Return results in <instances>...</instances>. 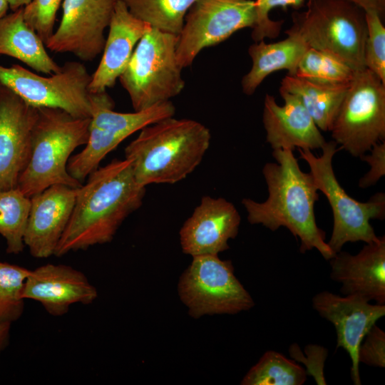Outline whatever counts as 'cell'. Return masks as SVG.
Masks as SVG:
<instances>
[{"label": "cell", "instance_id": "cell-1", "mask_svg": "<svg viewBox=\"0 0 385 385\" xmlns=\"http://www.w3.org/2000/svg\"><path fill=\"white\" fill-rule=\"evenodd\" d=\"M145 195V187L136 182L125 158L98 167L78 188L71 216L54 256L110 242L126 217L142 205Z\"/></svg>", "mask_w": 385, "mask_h": 385}, {"label": "cell", "instance_id": "cell-2", "mask_svg": "<svg viewBox=\"0 0 385 385\" xmlns=\"http://www.w3.org/2000/svg\"><path fill=\"white\" fill-rule=\"evenodd\" d=\"M272 155L277 162L267 163L262 168L267 200H242L248 222L272 231L284 227L299 238L300 252L316 249L325 260H330L335 253L325 241V232L317 225L314 204L319 190L312 174L302 171L292 150H273Z\"/></svg>", "mask_w": 385, "mask_h": 385}, {"label": "cell", "instance_id": "cell-3", "mask_svg": "<svg viewBox=\"0 0 385 385\" xmlns=\"http://www.w3.org/2000/svg\"><path fill=\"white\" fill-rule=\"evenodd\" d=\"M210 140L200 122L168 117L143 128L125 148V158L140 185L173 184L200 165Z\"/></svg>", "mask_w": 385, "mask_h": 385}, {"label": "cell", "instance_id": "cell-4", "mask_svg": "<svg viewBox=\"0 0 385 385\" xmlns=\"http://www.w3.org/2000/svg\"><path fill=\"white\" fill-rule=\"evenodd\" d=\"M91 118H77L57 108H38L28 163L17 188L27 197L57 184L78 188L82 183L67 170L76 148L88 139Z\"/></svg>", "mask_w": 385, "mask_h": 385}, {"label": "cell", "instance_id": "cell-5", "mask_svg": "<svg viewBox=\"0 0 385 385\" xmlns=\"http://www.w3.org/2000/svg\"><path fill=\"white\" fill-rule=\"evenodd\" d=\"M288 30L308 47L329 51L355 71L366 68L367 36L365 11L348 0H307V9L293 12Z\"/></svg>", "mask_w": 385, "mask_h": 385}, {"label": "cell", "instance_id": "cell-6", "mask_svg": "<svg viewBox=\"0 0 385 385\" xmlns=\"http://www.w3.org/2000/svg\"><path fill=\"white\" fill-rule=\"evenodd\" d=\"M178 35L149 26L118 78L135 111L170 101L185 87L176 58Z\"/></svg>", "mask_w": 385, "mask_h": 385}, {"label": "cell", "instance_id": "cell-7", "mask_svg": "<svg viewBox=\"0 0 385 385\" xmlns=\"http://www.w3.org/2000/svg\"><path fill=\"white\" fill-rule=\"evenodd\" d=\"M335 141L326 142L322 154L314 155L310 150L298 148L300 158L308 164L316 186L328 200L331 206L334 225L332 236L327 242L337 253L346 242L376 240L378 236L370 223L372 219L383 220L385 217V194L377 192L367 202H359L351 197L341 186L334 172L332 160L341 150Z\"/></svg>", "mask_w": 385, "mask_h": 385}, {"label": "cell", "instance_id": "cell-8", "mask_svg": "<svg viewBox=\"0 0 385 385\" xmlns=\"http://www.w3.org/2000/svg\"><path fill=\"white\" fill-rule=\"evenodd\" d=\"M90 100L92 112L88 141L81 152L71 156L67 164L69 174L81 183L125 138L175 113L170 101L140 111L115 112L114 101L106 91L90 93Z\"/></svg>", "mask_w": 385, "mask_h": 385}, {"label": "cell", "instance_id": "cell-9", "mask_svg": "<svg viewBox=\"0 0 385 385\" xmlns=\"http://www.w3.org/2000/svg\"><path fill=\"white\" fill-rule=\"evenodd\" d=\"M332 137L354 157L385 138V84L367 68L356 71L332 123Z\"/></svg>", "mask_w": 385, "mask_h": 385}, {"label": "cell", "instance_id": "cell-10", "mask_svg": "<svg viewBox=\"0 0 385 385\" xmlns=\"http://www.w3.org/2000/svg\"><path fill=\"white\" fill-rule=\"evenodd\" d=\"M178 294L194 318L209 314H235L255 305L250 293L236 277L230 260L218 255L192 257L181 274Z\"/></svg>", "mask_w": 385, "mask_h": 385}, {"label": "cell", "instance_id": "cell-11", "mask_svg": "<svg viewBox=\"0 0 385 385\" xmlns=\"http://www.w3.org/2000/svg\"><path fill=\"white\" fill-rule=\"evenodd\" d=\"M91 75L79 61H67L49 77L39 76L18 64H0V83L27 103L62 109L77 118H91L88 86Z\"/></svg>", "mask_w": 385, "mask_h": 385}, {"label": "cell", "instance_id": "cell-12", "mask_svg": "<svg viewBox=\"0 0 385 385\" xmlns=\"http://www.w3.org/2000/svg\"><path fill=\"white\" fill-rule=\"evenodd\" d=\"M255 19L253 0H197L178 34V64L183 68L190 66L203 48L224 41L238 30L252 28Z\"/></svg>", "mask_w": 385, "mask_h": 385}, {"label": "cell", "instance_id": "cell-13", "mask_svg": "<svg viewBox=\"0 0 385 385\" xmlns=\"http://www.w3.org/2000/svg\"><path fill=\"white\" fill-rule=\"evenodd\" d=\"M118 0H63L62 18L46 46L56 53H71L83 61L103 52L108 27Z\"/></svg>", "mask_w": 385, "mask_h": 385}, {"label": "cell", "instance_id": "cell-14", "mask_svg": "<svg viewBox=\"0 0 385 385\" xmlns=\"http://www.w3.org/2000/svg\"><path fill=\"white\" fill-rule=\"evenodd\" d=\"M312 307L334 325L336 347H342L349 354L351 379L355 385H360L359 347L371 327L385 315V304H371L357 295L340 296L322 291L313 297Z\"/></svg>", "mask_w": 385, "mask_h": 385}, {"label": "cell", "instance_id": "cell-15", "mask_svg": "<svg viewBox=\"0 0 385 385\" xmlns=\"http://www.w3.org/2000/svg\"><path fill=\"white\" fill-rule=\"evenodd\" d=\"M37 117L38 108L0 83V191L17 187L29 159Z\"/></svg>", "mask_w": 385, "mask_h": 385}, {"label": "cell", "instance_id": "cell-16", "mask_svg": "<svg viewBox=\"0 0 385 385\" xmlns=\"http://www.w3.org/2000/svg\"><path fill=\"white\" fill-rule=\"evenodd\" d=\"M241 222L235 206L223 197H202L180 230L183 252L192 257L218 255L229 249Z\"/></svg>", "mask_w": 385, "mask_h": 385}, {"label": "cell", "instance_id": "cell-17", "mask_svg": "<svg viewBox=\"0 0 385 385\" xmlns=\"http://www.w3.org/2000/svg\"><path fill=\"white\" fill-rule=\"evenodd\" d=\"M78 188L53 185L30 197L24 245L36 258L54 255L71 216Z\"/></svg>", "mask_w": 385, "mask_h": 385}, {"label": "cell", "instance_id": "cell-18", "mask_svg": "<svg viewBox=\"0 0 385 385\" xmlns=\"http://www.w3.org/2000/svg\"><path fill=\"white\" fill-rule=\"evenodd\" d=\"M98 297L96 288L81 271L66 265L46 264L31 270L21 297L38 302L55 317L66 314L73 304H89Z\"/></svg>", "mask_w": 385, "mask_h": 385}, {"label": "cell", "instance_id": "cell-19", "mask_svg": "<svg viewBox=\"0 0 385 385\" xmlns=\"http://www.w3.org/2000/svg\"><path fill=\"white\" fill-rule=\"evenodd\" d=\"M330 277L341 284L343 295H357L385 304V237L378 238L356 255L339 251L329 260Z\"/></svg>", "mask_w": 385, "mask_h": 385}, {"label": "cell", "instance_id": "cell-20", "mask_svg": "<svg viewBox=\"0 0 385 385\" xmlns=\"http://www.w3.org/2000/svg\"><path fill=\"white\" fill-rule=\"evenodd\" d=\"M279 91L282 106L270 94L264 101L262 122L267 142L273 150L322 149L326 140L304 106L293 94Z\"/></svg>", "mask_w": 385, "mask_h": 385}, {"label": "cell", "instance_id": "cell-21", "mask_svg": "<svg viewBox=\"0 0 385 385\" xmlns=\"http://www.w3.org/2000/svg\"><path fill=\"white\" fill-rule=\"evenodd\" d=\"M150 25L133 16L118 0L109 24L103 56L91 75L90 93L112 88L126 68L135 46Z\"/></svg>", "mask_w": 385, "mask_h": 385}, {"label": "cell", "instance_id": "cell-22", "mask_svg": "<svg viewBox=\"0 0 385 385\" xmlns=\"http://www.w3.org/2000/svg\"><path fill=\"white\" fill-rule=\"evenodd\" d=\"M287 37L282 41L267 43L264 40L255 42L248 48L252 65L242 79L245 94L252 95L265 78L273 72L287 70L294 76L298 63L308 46L296 33L285 31Z\"/></svg>", "mask_w": 385, "mask_h": 385}, {"label": "cell", "instance_id": "cell-23", "mask_svg": "<svg viewBox=\"0 0 385 385\" xmlns=\"http://www.w3.org/2000/svg\"><path fill=\"white\" fill-rule=\"evenodd\" d=\"M45 46L25 21L24 7L0 19V55L15 58L39 73H56L61 66L48 55Z\"/></svg>", "mask_w": 385, "mask_h": 385}, {"label": "cell", "instance_id": "cell-24", "mask_svg": "<svg viewBox=\"0 0 385 385\" xmlns=\"http://www.w3.org/2000/svg\"><path fill=\"white\" fill-rule=\"evenodd\" d=\"M349 84H325L287 74L279 89L300 101L319 130L330 131Z\"/></svg>", "mask_w": 385, "mask_h": 385}, {"label": "cell", "instance_id": "cell-25", "mask_svg": "<svg viewBox=\"0 0 385 385\" xmlns=\"http://www.w3.org/2000/svg\"><path fill=\"white\" fill-rule=\"evenodd\" d=\"M31 199L17 188L0 191V235L6 242V252L18 255L25 247L24 236Z\"/></svg>", "mask_w": 385, "mask_h": 385}, {"label": "cell", "instance_id": "cell-26", "mask_svg": "<svg viewBox=\"0 0 385 385\" xmlns=\"http://www.w3.org/2000/svg\"><path fill=\"white\" fill-rule=\"evenodd\" d=\"M129 11L150 26L178 35L185 16L197 0H121Z\"/></svg>", "mask_w": 385, "mask_h": 385}, {"label": "cell", "instance_id": "cell-27", "mask_svg": "<svg viewBox=\"0 0 385 385\" xmlns=\"http://www.w3.org/2000/svg\"><path fill=\"white\" fill-rule=\"evenodd\" d=\"M307 376L305 369L294 361L275 351H267L247 371L240 384L302 385Z\"/></svg>", "mask_w": 385, "mask_h": 385}, {"label": "cell", "instance_id": "cell-28", "mask_svg": "<svg viewBox=\"0 0 385 385\" xmlns=\"http://www.w3.org/2000/svg\"><path fill=\"white\" fill-rule=\"evenodd\" d=\"M356 71L337 56L309 47L294 76L321 83L346 85L351 82Z\"/></svg>", "mask_w": 385, "mask_h": 385}, {"label": "cell", "instance_id": "cell-29", "mask_svg": "<svg viewBox=\"0 0 385 385\" xmlns=\"http://www.w3.org/2000/svg\"><path fill=\"white\" fill-rule=\"evenodd\" d=\"M29 272L25 267L0 261V321L12 323L21 317V290Z\"/></svg>", "mask_w": 385, "mask_h": 385}, {"label": "cell", "instance_id": "cell-30", "mask_svg": "<svg viewBox=\"0 0 385 385\" xmlns=\"http://www.w3.org/2000/svg\"><path fill=\"white\" fill-rule=\"evenodd\" d=\"M367 36L364 47L366 68L385 84V27L382 17L375 11H365Z\"/></svg>", "mask_w": 385, "mask_h": 385}, {"label": "cell", "instance_id": "cell-31", "mask_svg": "<svg viewBox=\"0 0 385 385\" xmlns=\"http://www.w3.org/2000/svg\"><path fill=\"white\" fill-rule=\"evenodd\" d=\"M307 0H255V23L252 27V38L255 42H259L265 38H274L281 31L283 20L274 21L269 17L270 11L276 7L286 9L292 6L299 9L304 5Z\"/></svg>", "mask_w": 385, "mask_h": 385}, {"label": "cell", "instance_id": "cell-32", "mask_svg": "<svg viewBox=\"0 0 385 385\" xmlns=\"http://www.w3.org/2000/svg\"><path fill=\"white\" fill-rule=\"evenodd\" d=\"M63 0H31L24 7V17L46 45L54 32L57 11Z\"/></svg>", "mask_w": 385, "mask_h": 385}, {"label": "cell", "instance_id": "cell-33", "mask_svg": "<svg viewBox=\"0 0 385 385\" xmlns=\"http://www.w3.org/2000/svg\"><path fill=\"white\" fill-rule=\"evenodd\" d=\"M359 363L385 366V332L374 324L362 339L358 351Z\"/></svg>", "mask_w": 385, "mask_h": 385}, {"label": "cell", "instance_id": "cell-34", "mask_svg": "<svg viewBox=\"0 0 385 385\" xmlns=\"http://www.w3.org/2000/svg\"><path fill=\"white\" fill-rule=\"evenodd\" d=\"M290 356L295 361L305 364L307 376L314 378L317 384H327L324 376V366L327 356V350L321 346L309 344L304 349V356L297 344H292L289 349Z\"/></svg>", "mask_w": 385, "mask_h": 385}, {"label": "cell", "instance_id": "cell-35", "mask_svg": "<svg viewBox=\"0 0 385 385\" xmlns=\"http://www.w3.org/2000/svg\"><path fill=\"white\" fill-rule=\"evenodd\" d=\"M369 155H362L360 158L369 163L371 168L359 181L361 188H367L375 185L385 175V142L375 144Z\"/></svg>", "mask_w": 385, "mask_h": 385}, {"label": "cell", "instance_id": "cell-36", "mask_svg": "<svg viewBox=\"0 0 385 385\" xmlns=\"http://www.w3.org/2000/svg\"><path fill=\"white\" fill-rule=\"evenodd\" d=\"M357 5L365 11H373L381 17L385 11V0H348Z\"/></svg>", "mask_w": 385, "mask_h": 385}, {"label": "cell", "instance_id": "cell-37", "mask_svg": "<svg viewBox=\"0 0 385 385\" xmlns=\"http://www.w3.org/2000/svg\"><path fill=\"white\" fill-rule=\"evenodd\" d=\"M11 324L10 322L0 321V356L9 344Z\"/></svg>", "mask_w": 385, "mask_h": 385}, {"label": "cell", "instance_id": "cell-38", "mask_svg": "<svg viewBox=\"0 0 385 385\" xmlns=\"http://www.w3.org/2000/svg\"><path fill=\"white\" fill-rule=\"evenodd\" d=\"M31 0H6L9 9L15 11L19 8L24 7L31 2Z\"/></svg>", "mask_w": 385, "mask_h": 385}, {"label": "cell", "instance_id": "cell-39", "mask_svg": "<svg viewBox=\"0 0 385 385\" xmlns=\"http://www.w3.org/2000/svg\"><path fill=\"white\" fill-rule=\"evenodd\" d=\"M9 9V6L6 0H0V19L7 14Z\"/></svg>", "mask_w": 385, "mask_h": 385}]
</instances>
